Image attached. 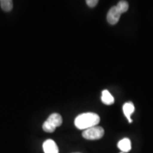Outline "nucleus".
Masks as SVG:
<instances>
[{"label":"nucleus","mask_w":153,"mask_h":153,"mask_svg":"<svg viewBox=\"0 0 153 153\" xmlns=\"http://www.w3.org/2000/svg\"><path fill=\"white\" fill-rule=\"evenodd\" d=\"M100 121L99 115L95 113H84L76 116L74 120V125L79 130H87L89 128L97 126Z\"/></svg>","instance_id":"nucleus-1"},{"label":"nucleus","mask_w":153,"mask_h":153,"mask_svg":"<svg viewBox=\"0 0 153 153\" xmlns=\"http://www.w3.org/2000/svg\"><path fill=\"white\" fill-rule=\"evenodd\" d=\"M128 3L126 1H120L117 4L111 7L107 14V21L111 25L116 24L123 13L128 10Z\"/></svg>","instance_id":"nucleus-2"},{"label":"nucleus","mask_w":153,"mask_h":153,"mask_svg":"<svg viewBox=\"0 0 153 153\" xmlns=\"http://www.w3.org/2000/svg\"><path fill=\"white\" fill-rule=\"evenodd\" d=\"M62 123V118L59 114L53 113L48 118L43 124V129L47 133H53L57 127H59Z\"/></svg>","instance_id":"nucleus-3"},{"label":"nucleus","mask_w":153,"mask_h":153,"mask_svg":"<svg viewBox=\"0 0 153 153\" xmlns=\"http://www.w3.org/2000/svg\"><path fill=\"white\" fill-rule=\"evenodd\" d=\"M104 130L100 126H94V127L89 128L87 130H85L82 133V136L84 138L87 140H99L104 136Z\"/></svg>","instance_id":"nucleus-4"},{"label":"nucleus","mask_w":153,"mask_h":153,"mask_svg":"<svg viewBox=\"0 0 153 153\" xmlns=\"http://www.w3.org/2000/svg\"><path fill=\"white\" fill-rule=\"evenodd\" d=\"M43 148L45 153H59L57 144L51 139H48L43 143Z\"/></svg>","instance_id":"nucleus-5"},{"label":"nucleus","mask_w":153,"mask_h":153,"mask_svg":"<svg viewBox=\"0 0 153 153\" xmlns=\"http://www.w3.org/2000/svg\"><path fill=\"white\" fill-rule=\"evenodd\" d=\"M123 114L128 120L129 123H132L133 120L131 119V115L135 111V106L132 102H127L123 106Z\"/></svg>","instance_id":"nucleus-6"},{"label":"nucleus","mask_w":153,"mask_h":153,"mask_svg":"<svg viewBox=\"0 0 153 153\" xmlns=\"http://www.w3.org/2000/svg\"><path fill=\"white\" fill-rule=\"evenodd\" d=\"M118 148L123 152H128L131 150V142L128 138H123L118 143Z\"/></svg>","instance_id":"nucleus-7"},{"label":"nucleus","mask_w":153,"mask_h":153,"mask_svg":"<svg viewBox=\"0 0 153 153\" xmlns=\"http://www.w3.org/2000/svg\"><path fill=\"white\" fill-rule=\"evenodd\" d=\"M101 101L106 105H111L114 103V98L111 93L106 89L102 91L101 94Z\"/></svg>","instance_id":"nucleus-8"},{"label":"nucleus","mask_w":153,"mask_h":153,"mask_svg":"<svg viewBox=\"0 0 153 153\" xmlns=\"http://www.w3.org/2000/svg\"><path fill=\"white\" fill-rule=\"evenodd\" d=\"M0 6L3 11L9 12L13 9V1L11 0H0Z\"/></svg>","instance_id":"nucleus-9"},{"label":"nucleus","mask_w":153,"mask_h":153,"mask_svg":"<svg viewBox=\"0 0 153 153\" xmlns=\"http://www.w3.org/2000/svg\"><path fill=\"white\" fill-rule=\"evenodd\" d=\"M98 2V0H87V1H86L87 4L89 6V7H91V8H93V7H96Z\"/></svg>","instance_id":"nucleus-10"},{"label":"nucleus","mask_w":153,"mask_h":153,"mask_svg":"<svg viewBox=\"0 0 153 153\" xmlns=\"http://www.w3.org/2000/svg\"><path fill=\"white\" fill-rule=\"evenodd\" d=\"M120 153H123V152H120Z\"/></svg>","instance_id":"nucleus-11"}]
</instances>
